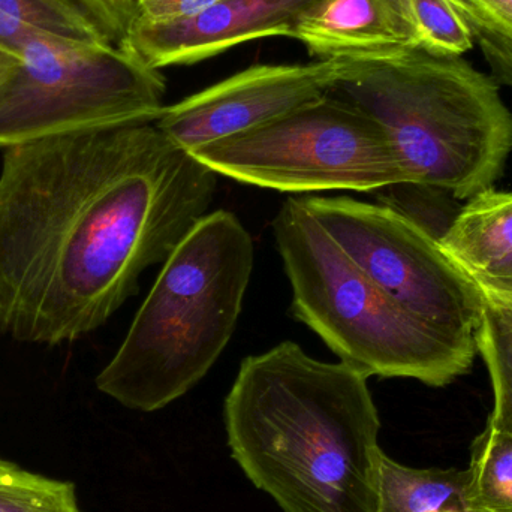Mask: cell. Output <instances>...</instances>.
<instances>
[{"label":"cell","mask_w":512,"mask_h":512,"mask_svg":"<svg viewBox=\"0 0 512 512\" xmlns=\"http://www.w3.org/2000/svg\"><path fill=\"white\" fill-rule=\"evenodd\" d=\"M218 174L155 122L3 150L0 336H89L207 215Z\"/></svg>","instance_id":"1"},{"label":"cell","mask_w":512,"mask_h":512,"mask_svg":"<svg viewBox=\"0 0 512 512\" xmlns=\"http://www.w3.org/2000/svg\"><path fill=\"white\" fill-rule=\"evenodd\" d=\"M367 376L286 340L240 364L225 399L228 445L283 512H378V408Z\"/></svg>","instance_id":"2"},{"label":"cell","mask_w":512,"mask_h":512,"mask_svg":"<svg viewBox=\"0 0 512 512\" xmlns=\"http://www.w3.org/2000/svg\"><path fill=\"white\" fill-rule=\"evenodd\" d=\"M328 95L385 129L418 188L469 201L495 186L510 159L512 111L498 81L463 57L408 48L345 60Z\"/></svg>","instance_id":"3"},{"label":"cell","mask_w":512,"mask_h":512,"mask_svg":"<svg viewBox=\"0 0 512 512\" xmlns=\"http://www.w3.org/2000/svg\"><path fill=\"white\" fill-rule=\"evenodd\" d=\"M254 264V240L240 219L207 213L165 259L96 388L140 412L188 394L230 343Z\"/></svg>","instance_id":"4"},{"label":"cell","mask_w":512,"mask_h":512,"mask_svg":"<svg viewBox=\"0 0 512 512\" xmlns=\"http://www.w3.org/2000/svg\"><path fill=\"white\" fill-rule=\"evenodd\" d=\"M273 231L294 318L342 363L367 378L415 379L430 387L471 370L475 337L439 330L400 306L328 236L301 197L282 204Z\"/></svg>","instance_id":"5"},{"label":"cell","mask_w":512,"mask_h":512,"mask_svg":"<svg viewBox=\"0 0 512 512\" xmlns=\"http://www.w3.org/2000/svg\"><path fill=\"white\" fill-rule=\"evenodd\" d=\"M165 78L110 42L35 38L0 83V149L156 122Z\"/></svg>","instance_id":"6"},{"label":"cell","mask_w":512,"mask_h":512,"mask_svg":"<svg viewBox=\"0 0 512 512\" xmlns=\"http://www.w3.org/2000/svg\"><path fill=\"white\" fill-rule=\"evenodd\" d=\"M191 155L218 176L291 194L412 183L385 129L330 95Z\"/></svg>","instance_id":"7"},{"label":"cell","mask_w":512,"mask_h":512,"mask_svg":"<svg viewBox=\"0 0 512 512\" xmlns=\"http://www.w3.org/2000/svg\"><path fill=\"white\" fill-rule=\"evenodd\" d=\"M301 201L342 251L400 306L439 330L475 337L486 298L429 228L384 204L348 197Z\"/></svg>","instance_id":"8"},{"label":"cell","mask_w":512,"mask_h":512,"mask_svg":"<svg viewBox=\"0 0 512 512\" xmlns=\"http://www.w3.org/2000/svg\"><path fill=\"white\" fill-rule=\"evenodd\" d=\"M345 60L254 65L174 105L155 125L188 153L267 125L328 95Z\"/></svg>","instance_id":"9"},{"label":"cell","mask_w":512,"mask_h":512,"mask_svg":"<svg viewBox=\"0 0 512 512\" xmlns=\"http://www.w3.org/2000/svg\"><path fill=\"white\" fill-rule=\"evenodd\" d=\"M315 0H221L203 14L167 26L129 27L117 47L153 69L192 65L261 38H292Z\"/></svg>","instance_id":"10"},{"label":"cell","mask_w":512,"mask_h":512,"mask_svg":"<svg viewBox=\"0 0 512 512\" xmlns=\"http://www.w3.org/2000/svg\"><path fill=\"white\" fill-rule=\"evenodd\" d=\"M316 60H363L414 48L403 0H315L292 32Z\"/></svg>","instance_id":"11"},{"label":"cell","mask_w":512,"mask_h":512,"mask_svg":"<svg viewBox=\"0 0 512 512\" xmlns=\"http://www.w3.org/2000/svg\"><path fill=\"white\" fill-rule=\"evenodd\" d=\"M438 242L468 274L504 261L512 255V192L492 188L469 200Z\"/></svg>","instance_id":"12"},{"label":"cell","mask_w":512,"mask_h":512,"mask_svg":"<svg viewBox=\"0 0 512 512\" xmlns=\"http://www.w3.org/2000/svg\"><path fill=\"white\" fill-rule=\"evenodd\" d=\"M35 38L110 42L77 0H0V50L20 56Z\"/></svg>","instance_id":"13"},{"label":"cell","mask_w":512,"mask_h":512,"mask_svg":"<svg viewBox=\"0 0 512 512\" xmlns=\"http://www.w3.org/2000/svg\"><path fill=\"white\" fill-rule=\"evenodd\" d=\"M466 483V469L409 468L384 453L378 512H468Z\"/></svg>","instance_id":"14"},{"label":"cell","mask_w":512,"mask_h":512,"mask_svg":"<svg viewBox=\"0 0 512 512\" xmlns=\"http://www.w3.org/2000/svg\"><path fill=\"white\" fill-rule=\"evenodd\" d=\"M468 512H512V432L487 420L466 469Z\"/></svg>","instance_id":"15"},{"label":"cell","mask_w":512,"mask_h":512,"mask_svg":"<svg viewBox=\"0 0 512 512\" xmlns=\"http://www.w3.org/2000/svg\"><path fill=\"white\" fill-rule=\"evenodd\" d=\"M475 343L489 370L495 396L489 418L512 432V309L486 298Z\"/></svg>","instance_id":"16"},{"label":"cell","mask_w":512,"mask_h":512,"mask_svg":"<svg viewBox=\"0 0 512 512\" xmlns=\"http://www.w3.org/2000/svg\"><path fill=\"white\" fill-rule=\"evenodd\" d=\"M499 86L512 89V0H451Z\"/></svg>","instance_id":"17"},{"label":"cell","mask_w":512,"mask_h":512,"mask_svg":"<svg viewBox=\"0 0 512 512\" xmlns=\"http://www.w3.org/2000/svg\"><path fill=\"white\" fill-rule=\"evenodd\" d=\"M414 48L435 56L463 57L474 47L465 18L451 0H403Z\"/></svg>","instance_id":"18"},{"label":"cell","mask_w":512,"mask_h":512,"mask_svg":"<svg viewBox=\"0 0 512 512\" xmlns=\"http://www.w3.org/2000/svg\"><path fill=\"white\" fill-rule=\"evenodd\" d=\"M0 512H83L75 486L0 460Z\"/></svg>","instance_id":"19"},{"label":"cell","mask_w":512,"mask_h":512,"mask_svg":"<svg viewBox=\"0 0 512 512\" xmlns=\"http://www.w3.org/2000/svg\"><path fill=\"white\" fill-rule=\"evenodd\" d=\"M219 2L221 0H138L132 24L167 26L180 23L203 14Z\"/></svg>","instance_id":"20"},{"label":"cell","mask_w":512,"mask_h":512,"mask_svg":"<svg viewBox=\"0 0 512 512\" xmlns=\"http://www.w3.org/2000/svg\"><path fill=\"white\" fill-rule=\"evenodd\" d=\"M111 44L119 45L134 20L138 0H77Z\"/></svg>","instance_id":"21"},{"label":"cell","mask_w":512,"mask_h":512,"mask_svg":"<svg viewBox=\"0 0 512 512\" xmlns=\"http://www.w3.org/2000/svg\"><path fill=\"white\" fill-rule=\"evenodd\" d=\"M469 276L487 300L512 309V255Z\"/></svg>","instance_id":"22"},{"label":"cell","mask_w":512,"mask_h":512,"mask_svg":"<svg viewBox=\"0 0 512 512\" xmlns=\"http://www.w3.org/2000/svg\"><path fill=\"white\" fill-rule=\"evenodd\" d=\"M20 63V56L0 50V83L11 74L12 69Z\"/></svg>","instance_id":"23"}]
</instances>
